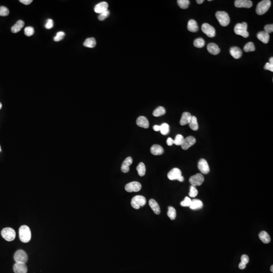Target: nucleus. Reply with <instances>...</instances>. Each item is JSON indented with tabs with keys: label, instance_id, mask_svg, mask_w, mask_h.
<instances>
[{
	"label": "nucleus",
	"instance_id": "f257e3e1",
	"mask_svg": "<svg viewBox=\"0 0 273 273\" xmlns=\"http://www.w3.org/2000/svg\"><path fill=\"white\" fill-rule=\"evenodd\" d=\"M19 235L20 240L23 243L30 242L31 237V229L26 225H23L20 227L19 230Z\"/></svg>",
	"mask_w": 273,
	"mask_h": 273
},
{
	"label": "nucleus",
	"instance_id": "f03ea898",
	"mask_svg": "<svg viewBox=\"0 0 273 273\" xmlns=\"http://www.w3.org/2000/svg\"><path fill=\"white\" fill-rule=\"evenodd\" d=\"M234 32L237 35H241L243 38H246L249 36L247 31V24L244 22L241 23H237L234 27Z\"/></svg>",
	"mask_w": 273,
	"mask_h": 273
},
{
	"label": "nucleus",
	"instance_id": "7ed1b4c3",
	"mask_svg": "<svg viewBox=\"0 0 273 273\" xmlns=\"http://www.w3.org/2000/svg\"><path fill=\"white\" fill-rule=\"evenodd\" d=\"M271 5L270 0H263L260 2L256 7V12L258 15H262L268 11Z\"/></svg>",
	"mask_w": 273,
	"mask_h": 273
},
{
	"label": "nucleus",
	"instance_id": "20e7f679",
	"mask_svg": "<svg viewBox=\"0 0 273 273\" xmlns=\"http://www.w3.org/2000/svg\"><path fill=\"white\" fill-rule=\"evenodd\" d=\"M216 18L223 27H227L230 23V18L228 14L225 11H217L216 14Z\"/></svg>",
	"mask_w": 273,
	"mask_h": 273
},
{
	"label": "nucleus",
	"instance_id": "39448f33",
	"mask_svg": "<svg viewBox=\"0 0 273 273\" xmlns=\"http://www.w3.org/2000/svg\"><path fill=\"white\" fill-rule=\"evenodd\" d=\"M146 203L145 197L141 195L134 196L131 200V205L134 209H138L140 207L144 206Z\"/></svg>",
	"mask_w": 273,
	"mask_h": 273
},
{
	"label": "nucleus",
	"instance_id": "423d86ee",
	"mask_svg": "<svg viewBox=\"0 0 273 273\" xmlns=\"http://www.w3.org/2000/svg\"><path fill=\"white\" fill-rule=\"evenodd\" d=\"M2 236L7 241H12L15 238L16 233L11 228H5L1 231Z\"/></svg>",
	"mask_w": 273,
	"mask_h": 273
},
{
	"label": "nucleus",
	"instance_id": "0eeeda50",
	"mask_svg": "<svg viewBox=\"0 0 273 273\" xmlns=\"http://www.w3.org/2000/svg\"><path fill=\"white\" fill-rule=\"evenodd\" d=\"M168 178L170 180H177L180 182H183L184 178L182 176V172L179 168H174L168 174Z\"/></svg>",
	"mask_w": 273,
	"mask_h": 273
},
{
	"label": "nucleus",
	"instance_id": "6e6552de",
	"mask_svg": "<svg viewBox=\"0 0 273 273\" xmlns=\"http://www.w3.org/2000/svg\"><path fill=\"white\" fill-rule=\"evenodd\" d=\"M14 259L17 263H25L28 260V256L24 250H18L14 254Z\"/></svg>",
	"mask_w": 273,
	"mask_h": 273
},
{
	"label": "nucleus",
	"instance_id": "1a4fd4ad",
	"mask_svg": "<svg viewBox=\"0 0 273 273\" xmlns=\"http://www.w3.org/2000/svg\"><path fill=\"white\" fill-rule=\"evenodd\" d=\"M204 181H205L204 176L202 175V174L199 173L192 176L189 179L190 183L192 185V186L195 187L199 186L202 185Z\"/></svg>",
	"mask_w": 273,
	"mask_h": 273
},
{
	"label": "nucleus",
	"instance_id": "9d476101",
	"mask_svg": "<svg viewBox=\"0 0 273 273\" xmlns=\"http://www.w3.org/2000/svg\"><path fill=\"white\" fill-rule=\"evenodd\" d=\"M202 31L209 38H213L216 35V30L214 27L208 23H203L201 27Z\"/></svg>",
	"mask_w": 273,
	"mask_h": 273
},
{
	"label": "nucleus",
	"instance_id": "9b49d317",
	"mask_svg": "<svg viewBox=\"0 0 273 273\" xmlns=\"http://www.w3.org/2000/svg\"><path fill=\"white\" fill-rule=\"evenodd\" d=\"M141 188V184L138 182H130L125 186V190L128 192H138Z\"/></svg>",
	"mask_w": 273,
	"mask_h": 273
},
{
	"label": "nucleus",
	"instance_id": "f8f14e48",
	"mask_svg": "<svg viewBox=\"0 0 273 273\" xmlns=\"http://www.w3.org/2000/svg\"><path fill=\"white\" fill-rule=\"evenodd\" d=\"M195 143L196 139L193 136H190L184 139L181 146L183 149L187 150L190 147L194 145Z\"/></svg>",
	"mask_w": 273,
	"mask_h": 273
},
{
	"label": "nucleus",
	"instance_id": "ddd939ff",
	"mask_svg": "<svg viewBox=\"0 0 273 273\" xmlns=\"http://www.w3.org/2000/svg\"><path fill=\"white\" fill-rule=\"evenodd\" d=\"M198 168L199 171L203 174H207L209 172L210 169L209 164L205 159H201L198 163Z\"/></svg>",
	"mask_w": 273,
	"mask_h": 273
},
{
	"label": "nucleus",
	"instance_id": "4468645a",
	"mask_svg": "<svg viewBox=\"0 0 273 273\" xmlns=\"http://www.w3.org/2000/svg\"><path fill=\"white\" fill-rule=\"evenodd\" d=\"M234 5L237 8H250L252 6V2L249 0H236Z\"/></svg>",
	"mask_w": 273,
	"mask_h": 273
},
{
	"label": "nucleus",
	"instance_id": "2eb2a0df",
	"mask_svg": "<svg viewBox=\"0 0 273 273\" xmlns=\"http://www.w3.org/2000/svg\"><path fill=\"white\" fill-rule=\"evenodd\" d=\"M108 3L105 2H102L96 5L94 8V11L98 14H101L104 12L108 10Z\"/></svg>",
	"mask_w": 273,
	"mask_h": 273
},
{
	"label": "nucleus",
	"instance_id": "dca6fc26",
	"mask_svg": "<svg viewBox=\"0 0 273 273\" xmlns=\"http://www.w3.org/2000/svg\"><path fill=\"white\" fill-rule=\"evenodd\" d=\"M136 123L138 126L145 129H148L149 126L148 120L145 116H139L136 121Z\"/></svg>",
	"mask_w": 273,
	"mask_h": 273
},
{
	"label": "nucleus",
	"instance_id": "f3484780",
	"mask_svg": "<svg viewBox=\"0 0 273 273\" xmlns=\"http://www.w3.org/2000/svg\"><path fill=\"white\" fill-rule=\"evenodd\" d=\"M133 163V159L131 157H128L124 160L122 164L121 170L124 173H127L130 171V166Z\"/></svg>",
	"mask_w": 273,
	"mask_h": 273
},
{
	"label": "nucleus",
	"instance_id": "a211bd4d",
	"mask_svg": "<svg viewBox=\"0 0 273 273\" xmlns=\"http://www.w3.org/2000/svg\"><path fill=\"white\" fill-rule=\"evenodd\" d=\"M13 270L15 273H27V268L25 263H16L14 265Z\"/></svg>",
	"mask_w": 273,
	"mask_h": 273
},
{
	"label": "nucleus",
	"instance_id": "6ab92c4d",
	"mask_svg": "<svg viewBox=\"0 0 273 273\" xmlns=\"http://www.w3.org/2000/svg\"><path fill=\"white\" fill-rule=\"evenodd\" d=\"M230 54L235 59H239L242 55L241 49L237 47H233L230 50Z\"/></svg>",
	"mask_w": 273,
	"mask_h": 273
},
{
	"label": "nucleus",
	"instance_id": "aec40b11",
	"mask_svg": "<svg viewBox=\"0 0 273 273\" xmlns=\"http://www.w3.org/2000/svg\"><path fill=\"white\" fill-rule=\"evenodd\" d=\"M192 118V115L190 113L187 112H184L182 114L181 120L180 122V123L181 126H185V125L189 124L190 122L191 119Z\"/></svg>",
	"mask_w": 273,
	"mask_h": 273
},
{
	"label": "nucleus",
	"instance_id": "412c9836",
	"mask_svg": "<svg viewBox=\"0 0 273 273\" xmlns=\"http://www.w3.org/2000/svg\"><path fill=\"white\" fill-rule=\"evenodd\" d=\"M207 49L209 53L214 55L218 54L220 52V49L216 43H213L208 44Z\"/></svg>",
	"mask_w": 273,
	"mask_h": 273
},
{
	"label": "nucleus",
	"instance_id": "4be33fe9",
	"mask_svg": "<svg viewBox=\"0 0 273 273\" xmlns=\"http://www.w3.org/2000/svg\"><path fill=\"white\" fill-rule=\"evenodd\" d=\"M257 38L263 43H267L270 39V35L265 31H262L257 34Z\"/></svg>",
	"mask_w": 273,
	"mask_h": 273
},
{
	"label": "nucleus",
	"instance_id": "5701e85b",
	"mask_svg": "<svg viewBox=\"0 0 273 273\" xmlns=\"http://www.w3.org/2000/svg\"><path fill=\"white\" fill-rule=\"evenodd\" d=\"M150 151L152 154L154 155H159L163 154L164 152L163 148L161 146L159 145L155 144L151 147Z\"/></svg>",
	"mask_w": 273,
	"mask_h": 273
},
{
	"label": "nucleus",
	"instance_id": "b1692460",
	"mask_svg": "<svg viewBox=\"0 0 273 273\" xmlns=\"http://www.w3.org/2000/svg\"><path fill=\"white\" fill-rule=\"evenodd\" d=\"M203 204L202 202L199 199H194L191 201V203L189 207L193 210L199 209L203 207Z\"/></svg>",
	"mask_w": 273,
	"mask_h": 273
},
{
	"label": "nucleus",
	"instance_id": "393cba45",
	"mask_svg": "<svg viewBox=\"0 0 273 273\" xmlns=\"http://www.w3.org/2000/svg\"><path fill=\"white\" fill-rule=\"evenodd\" d=\"M149 205H150V207L151 208L152 210L156 214H160V209L158 203L155 200L153 199H150L149 201Z\"/></svg>",
	"mask_w": 273,
	"mask_h": 273
},
{
	"label": "nucleus",
	"instance_id": "a878e982",
	"mask_svg": "<svg viewBox=\"0 0 273 273\" xmlns=\"http://www.w3.org/2000/svg\"><path fill=\"white\" fill-rule=\"evenodd\" d=\"M187 28L191 32H195L197 31L199 29L197 23L195 20L191 19L188 21Z\"/></svg>",
	"mask_w": 273,
	"mask_h": 273
},
{
	"label": "nucleus",
	"instance_id": "bb28decb",
	"mask_svg": "<svg viewBox=\"0 0 273 273\" xmlns=\"http://www.w3.org/2000/svg\"><path fill=\"white\" fill-rule=\"evenodd\" d=\"M24 23L23 20H18L15 24H14L11 28L12 32L13 33H17L19 32L20 30L24 27Z\"/></svg>",
	"mask_w": 273,
	"mask_h": 273
},
{
	"label": "nucleus",
	"instance_id": "cd10ccee",
	"mask_svg": "<svg viewBox=\"0 0 273 273\" xmlns=\"http://www.w3.org/2000/svg\"><path fill=\"white\" fill-rule=\"evenodd\" d=\"M259 238L263 243H269L271 241L270 236L266 231H262L259 233Z\"/></svg>",
	"mask_w": 273,
	"mask_h": 273
},
{
	"label": "nucleus",
	"instance_id": "c85d7f7f",
	"mask_svg": "<svg viewBox=\"0 0 273 273\" xmlns=\"http://www.w3.org/2000/svg\"><path fill=\"white\" fill-rule=\"evenodd\" d=\"M96 45V41L95 38H88L84 43V46L88 48H94Z\"/></svg>",
	"mask_w": 273,
	"mask_h": 273
},
{
	"label": "nucleus",
	"instance_id": "c756f323",
	"mask_svg": "<svg viewBox=\"0 0 273 273\" xmlns=\"http://www.w3.org/2000/svg\"><path fill=\"white\" fill-rule=\"evenodd\" d=\"M189 127H190L191 129H192V130H198V127H199L197 118L194 116H192V118L191 119L190 122H189Z\"/></svg>",
	"mask_w": 273,
	"mask_h": 273
},
{
	"label": "nucleus",
	"instance_id": "7c9ffc66",
	"mask_svg": "<svg viewBox=\"0 0 273 273\" xmlns=\"http://www.w3.org/2000/svg\"><path fill=\"white\" fill-rule=\"evenodd\" d=\"M166 113L165 108L163 106H159L156 108L153 112V115L155 117H159L165 114Z\"/></svg>",
	"mask_w": 273,
	"mask_h": 273
},
{
	"label": "nucleus",
	"instance_id": "2f4dec72",
	"mask_svg": "<svg viewBox=\"0 0 273 273\" xmlns=\"http://www.w3.org/2000/svg\"><path fill=\"white\" fill-rule=\"evenodd\" d=\"M136 169L140 176H144L145 175L146 167L144 163H140L138 165Z\"/></svg>",
	"mask_w": 273,
	"mask_h": 273
},
{
	"label": "nucleus",
	"instance_id": "473e14b6",
	"mask_svg": "<svg viewBox=\"0 0 273 273\" xmlns=\"http://www.w3.org/2000/svg\"><path fill=\"white\" fill-rule=\"evenodd\" d=\"M194 46L197 48H202L205 46V43L204 39L201 38H197L195 39L193 43Z\"/></svg>",
	"mask_w": 273,
	"mask_h": 273
},
{
	"label": "nucleus",
	"instance_id": "72a5a7b5",
	"mask_svg": "<svg viewBox=\"0 0 273 273\" xmlns=\"http://www.w3.org/2000/svg\"><path fill=\"white\" fill-rule=\"evenodd\" d=\"M176 210L174 207L172 206H169L168 207V216L172 220H174L176 217Z\"/></svg>",
	"mask_w": 273,
	"mask_h": 273
},
{
	"label": "nucleus",
	"instance_id": "f704fd0d",
	"mask_svg": "<svg viewBox=\"0 0 273 273\" xmlns=\"http://www.w3.org/2000/svg\"><path fill=\"white\" fill-rule=\"evenodd\" d=\"M160 131L163 135H167L170 132V126L168 123H163L160 126Z\"/></svg>",
	"mask_w": 273,
	"mask_h": 273
},
{
	"label": "nucleus",
	"instance_id": "c9c22d12",
	"mask_svg": "<svg viewBox=\"0 0 273 273\" xmlns=\"http://www.w3.org/2000/svg\"><path fill=\"white\" fill-rule=\"evenodd\" d=\"M177 3L181 8L186 9L190 5V1L189 0H178Z\"/></svg>",
	"mask_w": 273,
	"mask_h": 273
},
{
	"label": "nucleus",
	"instance_id": "e433bc0d",
	"mask_svg": "<svg viewBox=\"0 0 273 273\" xmlns=\"http://www.w3.org/2000/svg\"><path fill=\"white\" fill-rule=\"evenodd\" d=\"M255 50L254 45L253 43L251 42H248L245 45V46L244 47L243 50L245 52H253Z\"/></svg>",
	"mask_w": 273,
	"mask_h": 273
},
{
	"label": "nucleus",
	"instance_id": "4c0bfd02",
	"mask_svg": "<svg viewBox=\"0 0 273 273\" xmlns=\"http://www.w3.org/2000/svg\"><path fill=\"white\" fill-rule=\"evenodd\" d=\"M184 140L183 136L180 134H178L176 137L175 139L174 140V144L177 146L181 145Z\"/></svg>",
	"mask_w": 273,
	"mask_h": 273
},
{
	"label": "nucleus",
	"instance_id": "58836bf2",
	"mask_svg": "<svg viewBox=\"0 0 273 273\" xmlns=\"http://www.w3.org/2000/svg\"><path fill=\"white\" fill-rule=\"evenodd\" d=\"M198 192L196 189V187L191 186L190 189V192H189V195L191 197H195L197 195Z\"/></svg>",
	"mask_w": 273,
	"mask_h": 273
},
{
	"label": "nucleus",
	"instance_id": "ea45409f",
	"mask_svg": "<svg viewBox=\"0 0 273 273\" xmlns=\"http://www.w3.org/2000/svg\"><path fill=\"white\" fill-rule=\"evenodd\" d=\"M65 35V34L63 31H59V32H57L56 34V36L54 38V41L56 42L61 41L62 39H63V38L64 37Z\"/></svg>",
	"mask_w": 273,
	"mask_h": 273
},
{
	"label": "nucleus",
	"instance_id": "a19ab883",
	"mask_svg": "<svg viewBox=\"0 0 273 273\" xmlns=\"http://www.w3.org/2000/svg\"><path fill=\"white\" fill-rule=\"evenodd\" d=\"M34 33H35V30L32 27H27L24 30V34L27 36H31L34 35Z\"/></svg>",
	"mask_w": 273,
	"mask_h": 273
},
{
	"label": "nucleus",
	"instance_id": "79ce46f5",
	"mask_svg": "<svg viewBox=\"0 0 273 273\" xmlns=\"http://www.w3.org/2000/svg\"><path fill=\"white\" fill-rule=\"evenodd\" d=\"M9 14V11L7 7L4 6L0 7V16H7Z\"/></svg>",
	"mask_w": 273,
	"mask_h": 273
},
{
	"label": "nucleus",
	"instance_id": "37998d69",
	"mask_svg": "<svg viewBox=\"0 0 273 273\" xmlns=\"http://www.w3.org/2000/svg\"><path fill=\"white\" fill-rule=\"evenodd\" d=\"M109 15H110V11L109 10H107L106 11L99 14V15L98 16V19L100 21H103L109 16Z\"/></svg>",
	"mask_w": 273,
	"mask_h": 273
},
{
	"label": "nucleus",
	"instance_id": "c03bdc74",
	"mask_svg": "<svg viewBox=\"0 0 273 273\" xmlns=\"http://www.w3.org/2000/svg\"><path fill=\"white\" fill-rule=\"evenodd\" d=\"M191 201L192 200L190 199V198L186 197L184 200L181 202V205L183 207H188L190 205Z\"/></svg>",
	"mask_w": 273,
	"mask_h": 273
},
{
	"label": "nucleus",
	"instance_id": "a18cd8bd",
	"mask_svg": "<svg viewBox=\"0 0 273 273\" xmlns=\"http://www.w3.org/2000/svg\"><path fill=\"white\" fill-rule=\"evenodd\" d=\"M53 26L54 23L53 20L51 19H49L47 20L46 23L45 24V27H46V28L48 29V30H50L53 27Z\"/></svg>",
	"mask_w": 273,
	"mask_h": 273
},
{
	"label": "nucleus",
	"instance_id": "49530a36",
	"mask_svg": "<svg viewBox=\"0 0 273 273\" xmlns=\"http://www.w3.org/2000/svg\"><path fill=\"white\" fill-rule=\"evenodd\" d=\"M265 31L267 32V34H270L272 33L273 31V24H267L264 27Z\"/></svg>",
	"mask_w": 273,
	"mask_h": 273
},
{
	"label": "nucleus",
	"instance_id": "de8ad7c7",
	"mask_svg": "<svg viewBox=\"0 0 273 273\" xmlns=\"http://www.w3.org/2000/svg\"><path fill=\"white\" fill-rule=\"evenodd\" d=\"M241 262H242V263H244L245 265H247L248 263V262H249V257L247 255H242V256H241Z\"/></svg>",
	"mask_w": 273,
	"mask_h": 273
},
{
	"label": "nucleus",
	"instance_id": "09e8293b",
	"mask_svg": "<svg viewBox=\"0 0 273 273\" xmlns=\"http://www.w3.org/2000/svg\"><path fill=\"white\" fill-rule=\"evenodd\" d=\"M264 69L266 70H270L271 72H273V64H271L269 62H267L264 66Z\"/></svg>",
	"mask_w": 273,
	"mask_h": 273
},
{
	"label": "nucleus",
	"instance_id": "8fccbe9b",
	"mask_svg": "<svg viewBox=\"0 0 273 273\" xmlns=\"http://www.w3.org/2000/svg\"><path fill=\"white\" fill-rule=\"evenodd\" d=\"M20 2L23 3V4L28 5L31 4L32 2V0H20Z\"/></svg>",
	"mask_w": 273,
	"mask_h": 273
},
{
	"label": "nucleus",
	"instance_id": "3c124183",
	"mask_svg": "<svg viewBox=\"0 0 273 273\" xmlns=\"http://www.w3.org/2000/svg\"><path fill=\"white\" fill-rule=\"evenodd\" d=\"M167 143L168 145L172 146L174 144V141L172 138H168L167 139Z\"/></svg>",
	"mask_w": 273,
	"mask_h": 273
},
{
	"label": "nucleus",
	"instance_id": "603ef678",
	"mask_svg": "<svg viewBox=\"0 0 273 273\" xmlns=\"http://www.w3.org/2000/svg\"><path fill=\"white\" fill-rule=\"evenodd\" d=\"M246 265H245L244 263H242V262H241V263H239V269H241V270H243V269H245V267H246Z\"/></svg>",
	"mask_w": 273,
	"mask_h": 273
},
{
	"label": "nucleus",
	"instance_id": "864d4df0",
	"mask_svg": "<svg viewBox=\"0 0 273 273\" xmlns=\"http://www.w3.org/2000/svg\"><path fill=\"white\" fill-rule=\"evenodd\" d=\"M160 126H158V125H155L153 127V129L156 132H158V131H160Z\"/></svg>",
	"mask_w": 273,
	"mask_h": 273
},
{
	"label": "nucleus",
	"instance_id": "5fc2aeb1",
	"mask_svg": "<svg viewBox=\"0 0 273 273\" xmlns=\"http://www.w3.org/2000/svg\"><path fill=\"white\" fill-rule=\"evenodd\" d=\"M196 2L198 3V4H201L202 3H203L204 2V0H197L196 1Z\"/></svg>",
	"mask_w": 273,
	"mask_h": 273
},
{
	"label": "nucleus",
	"instance_id": "6e6d98bb",
	"mask_svg": "<svg viewBox=\"0 0 273 273\" xmlns=\"http://www.w3.org/2000/svg\"><path fill=\"white\" fill-rule=\"evenodd\" d=\"M269 63L273 64V57L270 58V59L269 60Z\"/></svg>",
	"mask_w": 273,
	"mask_h": 273
},
{
	"label": "nucleus",
	"instance_id": "4d7b16f0",
	"mask_svg": "<svg viewBox=\"0 0 273 273\" xmlns=\"http://www.w3.org/2000/svg\"><path fill=\"white\" fill-rule=\"evenodd\" d=\"M270 270H271V272H272V273H273V265H272V266H271V267Z\"/></svg>",
	"mask_w": 273,
	"mask_h": 273
},
{
	"label": "nucleus",
	"instance_id": "13d9d810",
	"mask_svg": "<svg viewBox=\"0 0 273 273\" xmlns=\"http://www.w3.org/2000/svg\"><path fill=\"white\" fill-rule=\"evenodd\" d=\"M2 107V104L0 102V109H1Z\"/></svg>",
	"mask_w": 273,
	"mask_h": 273
},
{
	"label": "nucleus",
	"instance_id": "bf43d9fd",
	"mask_svg": "<svg viewBox=\"0 0 273 273\" xmlns=\"http://www.w3.org/2000/svg\"><path fill=\"white\" fill-rule=\"evenodd\" d=\"M0 151H1V146H0Z\"/></svg>",
	"mask_w": 273,
	"mask_h": 273
}]
</instances>
